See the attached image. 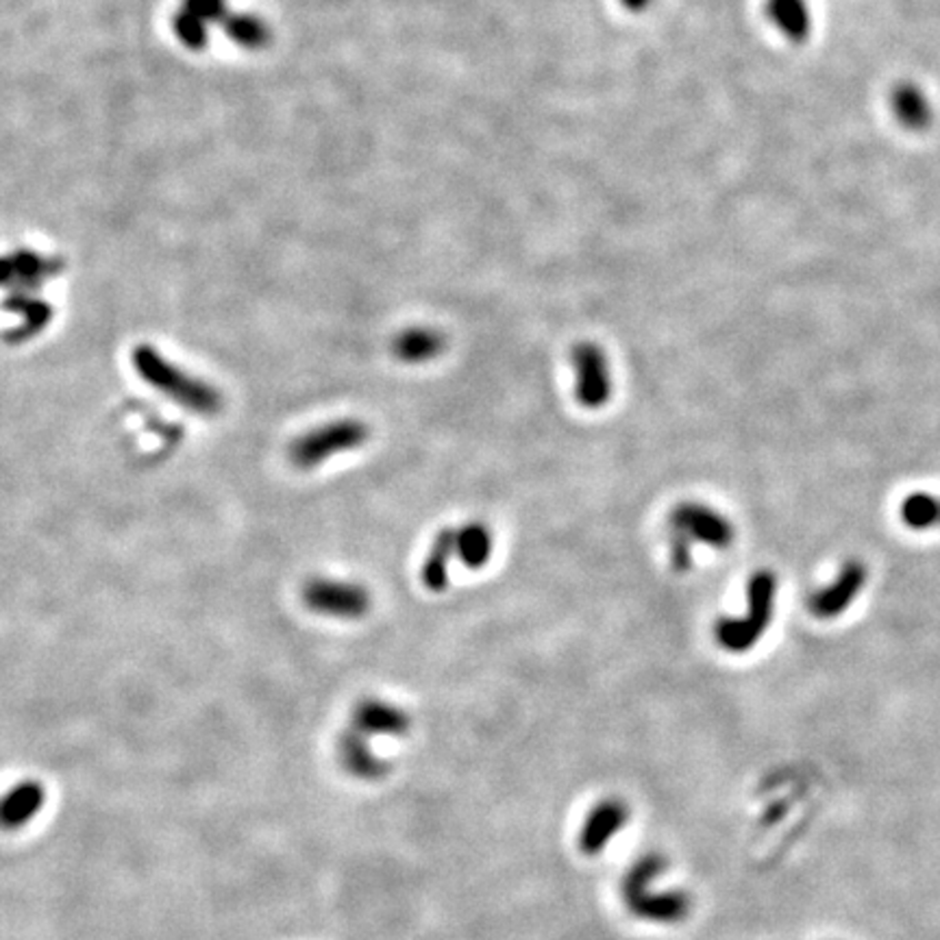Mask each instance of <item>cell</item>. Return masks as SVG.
<instances>
[{
	"label": "cell",
	"mask_w": 940,
	"mask_h": 940,
	"mask_svg": "<svg viewBox=\"0 0 940 940\" xmlns=\"http://www.w3.org/2000/svg\"><path fill=\"white\" fill-rule=\"evenodd\" d=\"M669 869V860L662 853L649 851L640 856L621 880V899L627 910L647 923L653 926H678L688 919L692 910V899L681 888L653 890L658 878Z\"/></svg>",
	"instance_id": "cell-1"
},
{
	"label": "cell",
	"mask_w": 940,
	"mask_h": 940,
	"mask_svg": "<svg viewBox=\"0 0 940 940\" xmlns=\"http://www.w3.org/2000/svg\"><path fill=\"white\" fill-rule=\"evenodd\" d=\"M131 364L144 383L170 399L174 406L201 417H216L222 412L224 401L216 386L170 362L156 347H133Z\"/></svg>",
	"instance_id": "cell-2"
},
{
	"label": "cell",
	"mask_w": 940,
	"mask_h": 940,
	"mask_svg": "<svg viewBox=\"0 0 940 940\" xmlns=\"http://www.w3.org/2000/svg\"><path fill=\"white\" fill-rule=\"evenodd\" d=\"M778 579L771 571H758L747 586V614L742 619H721L717 623V642L730 653H747L773 621Z\"/></svg>",
	"instance_id": "cell-3"
},
{
	"label": "cell",
	"mask_w": 940,
	"mask_h": 940,
	"mask_svg": "<svg viewBox=\"0 0 940 940\" xmlns=\"http://www.w3.org/2000/svg\"><path fill=\"white\" fill-rule=\"evenodd\" d=\"M370 440V427L358 418H340L308 429L288 447V460L301 470L316 469L327 460L356 451Z\"/></svg>",
	"instance_id": "cell-4"
},
{
	"label": "cell",
	"mask_w": 940,
	"mask_h": 940,
	"mask_svg": "<svg viewBox=\"0 0 940 940\" xmlns=\"http://www.w3.org/2000/svg\"><path fill=\"white\" fill-rule=\"evenodd\" d=\"M306 608L324 619L360 621L372 608V594L358 581L333 577H313L301 594Z\"/></svg>",
	"instance_id": "cell-5"
},
{
	"label": "cell",
	"mask_w": 940,
	"mask_h": 940,
	"mask_svg": "<svg viewBox=\"0 0 940 940\" xmlns=\"http://www.w3.org/2000/svg\"><path fill=\"white\" fill-rule=\"evenodd\" d=\"M571 362L577 374L574 392H577L579 406L588 410H599L608 406L614 383H612V370L603 349L594 342H579L573 347Z\"/></svg>",
	"instance_id": "cell-6"
},
{
	"label": "cell",
	"mask_w": 940,
	"mask_h": 940,
	"mask_svg": "<svg viewBox=\"0 0 940 940\" xmlns=\"http://www.w3.org/2000/svg\"><path fill=\"white\" fill-rule=\"evenodd\" d=\"M671 529L690 538V542H701L712 549H728L736 538V529L730 519L706 503L683 501L671 514Z\"/></svg>",
	"instance_id": "cell-7"
},
{
	"label": "cell",
	"mask_w": 940,
	"mask_h": 940,
	"mask_svg": "<svg viewBox=\"0 0 940 940\" xmlns=\"http://www.w3.org/2000/svg\"><path fill=\"white\" fill-rule=\"evenodd\" d=\"M631 810L621 797H606L590 808L579 830V849L583 856L597 858L629 826Z\"/></svg>",
	"instance_id": "cell-8"
},
{
	"label": "cell",
	"mask_w": 940,
	"mask_h": 940,
	"mask_svg": "<svg viewBox=\"0 0 940 940\" xmlns=\"http://www.w3.org/2000/svg\"><path fill=\"white\" fill-rule=\"evenodd\" d=\"M867 574V567L860 560L844 562L834 581L810 597V612L821 621L840 617L862 592Z\"/></svg>",
	"instance_id": "cell-9"
},
{
	"label": "cell",
	"mask_w": 940,
	"mask_h": 940,
	"mask_svg": "<svg viewBox=\"0 0 940 940\" xmlns=\"http://www.w3.org/2000/svg\"><path fill=\"white\" fill-rule=\"evenodd\" d=\"M338 753H340L342 767L358 780L377 782V780H383L390 773V764L386 760H381L379 756H374V751L370 747V738L366 736L364 731H360L353 726L342 733L340 744H338Z\"/></svg>",
	"instance_id": "cell-10"
},
{
	"label": "cell",
	"mask_w": 940,
	"mask_h": 940,
	"mask_svg": "<svg viewBox=\"0 0 940 940\" xmlns=\"http://www.w3.org/2000/svg\"><path fill=\"white\" fill-rule=\"evenodd\" d=\"M353 728L364 731L368 738L374 736H408L412 728V719L406 710L394 703L381 699H364L358 703L353 712Z\"/></svg>",
	"instance_id": "cell-11"
},
{
	"label": "cell",
	"mask_w": 940,
	"mask_h": 940,
	"mask_svg": "<svg viewBox=\"0 0 940 940\" xmlns=\"http://www.w3.org/2000/svg\"><path fill=\"white\" fill-rule=\"evenodd\" d=\"M447 349V338L431 327H410L392 340V353L406 364H427L440 358Z\"/></svg>",
	"instance_id": "cell-12"
},
{
	"label": "cell",
	"mask_w": 940,
	"mask_h": 940,
	"mask_svg": "<svg viewBox=\"0 0 940 940\" xmlns=\"http://www.w3.org/2000/svg\"><path fill=\"white\" fill-rule=\"evenodd\" d=\"M44 801L47 790L42 783L36 780L16 783L2 801V828L7 832L24 828L44 808Z\"/></svg>",
	"instance_id": "cell-13"
},
{
	"label": "cell",
	"mask_w": 940,
	"mask_h": 940,
	"mask_svg": "<svg viewBox=\"0 0 940 940\" xmlns=\"http://www.w3.org/2000/svg\"><path fill=\"white\" fill-rule=\"evenodd\" d=\"M453 556H458V529L447 527L433 538L431 549L427 553V560L422 564V571H420L422 586L427 590L442 592L449 586V564H451Z\"/></svg>",
	"instance_id": "cell-14"
},
{
	"label": "cell",
	"mask_w": 940,
	"mask_h": 940,
	"mask_svg": "<svg viewBox=\"0 0 940 940\" xmlns=\"http://www.w3.org/2000/svg\"><path fill=\"white\" fill-rule=\"evenodd\" d=\"M767 18L783 38L801 42L810 36L812 11L808 0H767Z\"/></svg>",
	"instance_id": "cell-15"
},
{
	"label": "cell",
	"mask_w": 940,
	"mask_h": 940,
	"mask_svg": "<svg viewBox=\"0 0 940 940\" xmlns=\"http://www.w3.org/2000/svg\"><path fill=\"white\" fill-rule=\"evenodd\" d=\"M492 549L494 538L488 524L472 521L458 529V558L470 571L483 569L490 562Z\"/></svg>",
	"instance_id": "cell-16"
},
{
	"label": "cell",
	"mask_w": 940,
	"mask_h": 940,
	"mask_svg": "<svg viewBox=\"0 0 940 940\" xmlns=\"http://www.w3.org/2000/svg\"><path fill=\"white\" fill-rule=\"evenodd\" d=\"M901 521L910 529H934L940 527V497L928 492H914L901 503Z\"/></svg>",
	"instance_id": "cell-17"
},
{
	"label": "cell",
	"mask_w": 940,
	"mask_h": 940,
	"mask_svg": "<svg viewBox=\"0 0 940 940\" xmlns=\"http://www.w3.org/2000/svg\"><path fill=\"white\" fill-rule=\"evenodd\" d=\"M690 544H692L690 538H686L683 533L671 529V560H673V567H676V571H679V573H686L690 569V564H692Z\"/></svg>",
	"instance_id": "cell-18"
},
{
	"label": "cell",
	"mask_w": 940,
	"mask_h": 940,
	"mask_svg": "<svg viewBox=\"0 0 940 940\" xmlns=\"http://www.w3.org/2000/svg\"><path fill=\"white\" fill-rule=\"evenodd\" d=\"M623 4H626L627 9H631V11H642V9H647L653 0H621Z\"/></svg>",
	"instance_id": "cell-19"
}]
</instances>
